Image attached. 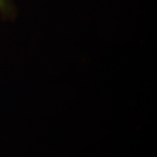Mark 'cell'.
Instances as JSON below:
<instances>
[{"label": "cell", "mask_w": 157, "mask_h": 157, "mask_svg": "<svg viewBox=\"0 0 157 157\" xmlns=\"http://www.w3.org/2000/svg\"><path fill=\"white\" fill-rule=\"evenodd\" d=\"M12 9L10 2L9 0H0V11L2 13H10Z\"/></svg>", "instance_id": "6da1fadb"}]
</instances>
